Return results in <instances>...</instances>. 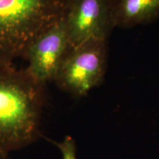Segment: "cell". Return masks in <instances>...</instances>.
I'll return each instance as SVG.
<instances>
[{"label": "cell", "mask_w": 159, "mask_h": 159, "mask_svg": "<svg viewBox=\"0 0 159 159\" xmlns=\"http://www.w3.org/2000/svg\"><path fill=\"white\" fill-rule=\"evenodd\" d=\"M46 85L24 69L0 63V156L34 143L41 136Z\"/></svg>", "instance_id": "cell-1"}, {"label": "cell", "mask_w": 159, "mask_h": 159, "mask_svg": "<svg viewBox=\"0 0 159 159\" xmlns=\"http://www.w3.org/2000/svg\"><path fill=\"white\" fill-rule=\"evenodd\" d=\"M67 0H0V63L13 65L33 41L63 17Z\"/></svg>", "instance_id": "cell-2"}, {"label": "cell", "mask_w": 159, "mask_h": 159, "mask_svg": "<svg viewBox=\"0 0 159 159\" xmlns=\"http://www.w3.org/2000/svg\"><path fill=\"white\" fill-rule=\"evenodd\" d=\"M108 40L93 39L71 47L54 82L75 98L85 96L102 83L108 64Z\"/></svg>", "instance_id": "cell-3"}, {"label": "cell", "mask_w": 159, "mask_h": 159, "mask_svg": "<svg viewBox=\"0 0 159 159\" xmlns=\"http://www.w3.org/2000/svg\"><path fill=\"white\" fill-rule=\"evenodd\" d=\"M72 45L63 17L40 34L26 51L25 69L39 82H54L58 69Z\"/></svg>", "instance_id": "cell-4"}, {"label": "cell", "mask_w": 159, "mask_h": 159, "mask_svg": "<svg viewBox=\"0 0 159 159\" xmlns=\"http://www.w3.org/2000/svg\"><path fill=\"white\" fill-rule=\"evenodd\" d=\"M71 45L106 39L116 27L112 0H67L63 16Z\"/></svg>", "instance_id": "cell-5"}, {"label": "cell", "mask_w": 159, "mask_h": 159, "mask_svg": "<svg viewBox=\"0 0 159 159\" xmlns=\"http://www.w3.org/2000/svg\"><path fill=\"white\" fill-rule=\"evenodd\" d=\"M116 27L147 25L159 18V0H112Z\"/></svg>", "instance_id": "cell-6"}, {"label": "cell", "mask_w": 159, "mask_h": 159, "mask_svg": "<svg viewBox=\"0 0 159 159\" xmlns=\"http://www.w3.org/2000/svg\"><path fill=\"white\" fill-rule=\"evenodd\" d=\"M50 142L58 148L62 155V159H77L76 156V144L72 137L66 136L62 142Z\"/></svg>", "instance_id": "cell-7"}, {"label": "cell", "mask_w": 159, "mask_h": 159, "mask_svg": "<svg viewBox=\"0 0 159 159\" xmlns=\"http://www.w3.org/2000/svg\"><path fill=\"white\" fill-rule=\"evenodd\" d=\"M0 159H12L10 155H7V156H0Z\"/></svg>", "instance_id": "cell-8"}]
</instances>
